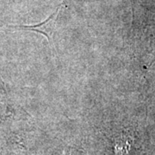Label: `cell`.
Wrapping results in <instances>:
<instances>
[{
  "label": "cell",
  "instance_id": "1",
  "mask_svg": "<svg viewBox=\"0 0 155 155\" xmlns=\"http://www.w3.org/2000/svg\"><path fill=\"white\" fill-rule=\"evenodd\" d=\"M67 2V0H63L59 5V6L56 8L55 11H54L45 21L41 22V23L35 24V25L11 26V28H21V29H25V30H28V31H35V32L41 34L44 36H46V38L48 39L50 44H53V34L54 32V28H55L56 19H57L60 12L62 10V8L66 5Z\"/></svg>",
  "mask_w": 155,
  "mask_h": 155
}]
</instances>
